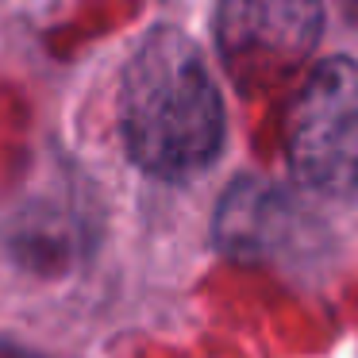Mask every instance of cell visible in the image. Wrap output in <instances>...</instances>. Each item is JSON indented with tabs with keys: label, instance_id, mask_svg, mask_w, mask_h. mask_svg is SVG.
Instances as JSON below:
<instances>
[{
	"label": "cell",
	"instance_id": "cell-1",
	"mask_svg": "<svg viewBox=\"0 0 358 358\" xmlns=\"http://www.w3.org/2000/svg\"><path fill=\"white\" fill-rule=\"evenodd\" d=\"M120 131L131 162L162 181H189L224 147V101L196 43L150 27L120 81Z\"/></svg>",
	"mask_w": 358,
	"mask_h": 358
},
{
	"label": "cell",
	"instance_id": "cell-2",
	"mask_svg": "<svg viewBox=\"0 0 358 358\" xmlns=\"http://www.w3.org/2000/svg\"><path fill=\"white\" fill-rule=\"evenodd\" d=\"M285 150L296 181L327 201L358 196V62L327 58L308 73L289 112Z\"/></svg>",
	"mask_w": 358,
	"mask_h": 358
},
{
	"label": "cell",
	"instance_id": "cell-3",
	"mask_svg": "<svg viewBox=\"0 0 358 358\" xmlns=\"http://www.w3.org/2000/svg\"><path fill=\"white\" fill-rule=\"evenodd\" d=\"M324 27L320 0H220L216 47L247 93L270 89L301 70Z\"/></svg>",
	"mask_w": 358,
	"mask_h": 358
},
{
	"label": "cell",
	"instance_id": "cell-4",
	"mask_svg": "<svg viewBox=\"0 0 358 358\" xmlns=\"http://www.w3.org/2000/svg\"><path fill=\"white\" fill-rule=\"evenodd\" d=\"M301 227V212L293 208L281 189L262 181H239L227 189L216 216V239L227 255L239 258H266L293 239Z\"/></svg>",
	"mask_w": 358,
	"mask_h": 358
},
{
	"label": "cell",
	"instance_id": "cell-5",
	"mask_svg": "<svg viewBox=\"0 0 358 358\" xmlns=\"http://www.w3.org/2000/svg\"><path fill=\"white\" fill-rule=\"evenodd\" d=\"M355 8H358V0H355Z\"/></svg>",
	"mask_w": 358,
	"mask_h": 358
}]
</instances>
